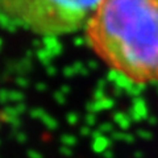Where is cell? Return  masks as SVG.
Here are the masks:
<instances>
[{"instance_id": "cell-1", "label": "cell", "mask_w": 158, "mask_h": 158, "mask_svg": "<svg viewBox=\"0 0 158 158\" xmlns=\"http://www.w3.org/2000/svg\"><path fill=\"white\" fill-rule=\"evenodd\" d=\"M85 36L113 73L135 85H158V0H102Z\"/></svg>"}, {"instance_id": "cell-2", "label": "cell", "mask_w": 158, "mask_h": 158, "mask_svg": "<svg viewBox=\"0 0 158 158\" xmlns=\"http://www.w3.org/2000/svg\"><path fill=\"white\" fill-rule=\"evenodd\" d=\"M102 0H0V21L40 37L85 31Z\"/></svg>"}]
</instances>
